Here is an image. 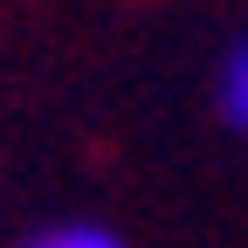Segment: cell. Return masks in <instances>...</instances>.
Returning <instances> with one entry per match:
<instances>
[{
    "label": "cell",
    "instance_id": "obj_1",
    "mask_svg": "<svg viewBox=\"0 0 248 248\" xmlns=\"http://www.w3.org/2000/svg\"><path fill=\"white\" fill-rule=\"evenodd\" d=\"M214 97H221V117L234 124V131H248V35L228 48V62H221V83H214Z\"/></svg>",
    "mask_w": 248,
    "mask_h": 248
},
{
    "label": "cell",
    "instance_id": "obj_2",
    "mask_svg": "<svg viewBox=\"0 0 248 248\" xmlns=\"http://www.w3.org/2000/svg\"><path fill=\"white\" fill-rule=\"evenodd\" d=\"M21 248H124L110 228H90V221H69V228H42L35 241H21Z\"/></svg>",
    "mask_w": 248,
    "mask_h": 248
}]
</instances>
